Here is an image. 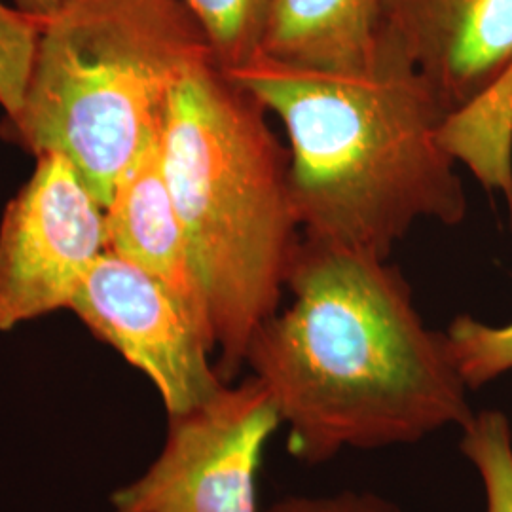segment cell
Returning <instances> with one entry per match:
<instances>
[{"mask_svg": "<svg viewBox=\"0 0 512 512\" xmlns=\"http://www.w3.org/2000/svg\"><path fill=\"white\" fill-rule=\"evenodd\" d=\"M387 258L304 239L293 306L256 330L245 357L272 393L293 458L414 444L475 416L446 332L429 329Z\"/></svg>", "mask_w": 512, "mask_h": 512, "instance_id": "1", "label": "cell"}, {"mask_svg": "<svg viewBox=\"0 0 512 512\" xmlns=\"http://www.w3.org/2000/svg\"><path fill=\"white\" fill-rule=\"evenodd\" d=\"M289 135L294 209L306 239L387 258L421 219L456 226L467 198L442 147L446 112L412 61L382 37L359 71L255 57L228 74Z\"/></svg>", "mask_w": 512, "mask_h": 512, "instance_id": "2", "label": "cell"}, {"mask_svg": "<svg viewBox=\"0 0 512 512\" xmlns=\"http://www.w3.org/2000/svg\"><path fill=\"white\" fill-rule=\"evenodd\" d=\"M165 177L200 279L224 382L277 313L302 228L291 156L266 109L215 59L179 80L162 124Z\"/></svg>", "mask_w": 512, "mask_h": 512, "instance_id": "3", "label": "cell"}, {"mask_svg": "<svg viewBox=\"0 0 512 512\" xmlns=\"http://www.w3.org/2000/svg\"><path fill=\"white\" fill-rule=\"evenodd\" d=\"M209 59L207 37L181 0H69L40 23L8 128L35 158L69 160L107 207L160 137L179 80Z\"/></svg>", "mask_w": 512, "mask_h": 512, "instance_id": "4", "label": "cell"}, {"mask_svg": "<svg viewBox=\"0 0 512 512\" xmlns=\"http://www.w3.org/2000/svg\"><path fill=\"white\" fill-rule=\"evenodd\" d=\"M283 425L268 387L251 376L167 416L164 448L110 497V512H258L256 478Z\"/></svg>", "mask_w": 512, "mask_h": 512, "instance_id": "5", "label": "cell"}, {"mask_svg": "<svg viewBox=\"0 0 512 512\" xmlns=\"http://www.w3.org/2000/svg\"><path fill=\"white\" fill-rule=\"evenodd\" d=\"M105 253V207L92 188L63 156H38L0 224V332L69 310Z\"/></svg>", "mask_w": 512, "mask_h": 512, "instance_id": "6", "label": "cell"}, {"mask_svg": "<svg viewBox=\"0 0 512 512\" xmlns=\"http://www.w3.org/2000/svg\"><path fill=\"white\" fill-rule=\"evenodd\" d=\"M69 310L93 334L141 370L167 416L209 401L222 385L215 349L183 304L152 275L107 251Z\"/></svg>", "mask_w": 512, "mask_h": 512, "instance_id": "7", "label": "cell"}, {"mask_svg": "<svg viewBox=\"0 0 512 512\" xmlns=\"http://www.w3.org/2000/svg\"><path fill=\"white\" fill-rule=\"evenodd\" d=\"M380 23L446 116L512 78V0H380Z\"/></svg>", "mask_w": 512, "mask_h": 512, "instance_id": "8", "label": "cell"}, {"mask_svg": "<svg viewBox=\"0 0 512 512\" xmlns=\"http://www.w3.org/2000/svg\"><path fill=\"white\" fill-rule=\"evenodd\" d=\"M105 222L107 251L158 279L194 317L215 349L183 220L165 177L160 137L114 188Z\"/></svg>", "mask_w": 512, "mask_h": 512, "instance_id": "9", "label": "cell"}, {"mask_svg": "<svg viewBox=\"0 0 512 512\" xmlns=\"http://www.w3.org/2000/svg\"><path fill=\"white\" fill-rule=\"evenodd\" d=\"M380 40V0H272L258 55L302 69L359 71L376 59Z\"/></svg>", "mask_w": 512, "mask_h": 512, "instance_id": "10", "label": "cell"}, {"mask_svg": "<svg viewBox=\"0 0 512 512\" xmlns=\"http://www.w3.org/2000/svg\"><path fill=\"white\" fill-rule=\"evenodd\" d=\"M211 46L220 71L236 73L258 52L272 0H181Z\"/></svg>", "mask_w": 512, "mask_h": 512, "instance_id": "11", "label": "cell"}, {"mask_svg": "<svg viewBox=\"0 0 512 512\" xmlns=\"http://www.w3.org/2000/svg\"><path fill=\"white\" fill-rule=\"evenodd\" d=\"M459 450L484 486V512H512V425L499 410L476 412L461 427Z\"/></svg>", "mask_w": 512, "mask_h": 512, "instance_id": "12", "label": "cell"}, {"mask_svg": "<svg viewBox=\"0 0 512 512\" xmlns=\"http://www.w3.org/2000/svg\"><path fill=\"white\" fill-rule=\"evenodd\" d=\"M452 359L469 389H480L512 370V321L503 327L459 315L446 330Z\"/></svg>", "mask_w": 512, "mask_h": 512, "instance_id": "13", "label": "cell"}, {"mask_svg": "<svg viewBox=\"0 0 512 512\" xmlns=\"http://www.w3.org/2000/svg\"><path fill=\"white\" fill-rule=\"evenodd\" d=\"M38 19L31 18L8 0H0V109L6 118L18 114L37 52Z\"/></svg>", "mask_w": 512, "mask_h": 512, "instance_id": "14", "label": "cell"}, {"mask_svg": "<svg viewBox=\"0 0 512 512\" xmlns=\"http://www.w3.org/2000/svg\"><path fill=\"white\" fill-rule=\"evenodd\" d=\"M266 512H403L384 495L374 492H336L327 495H285Z\"/></svg>", "mask_w": 512, "mask_h": 512, "instance_id": "15", "label": "cell"}, {"mask_svg": "<svg viewBox=\"0 0 512 512\" xmlns=\"http://www.w3.org/2000/svg\"><path fill=\"white\" fill-rule=\"evenodd\" d=\"M19 12L31 16V18L44 21L52 18L55 12H59L69 0H8Z\"/></svg>", "mask_w": 512, "mask_h": 512, "instance_id": "16", "label": "cell"}]
</instances>
